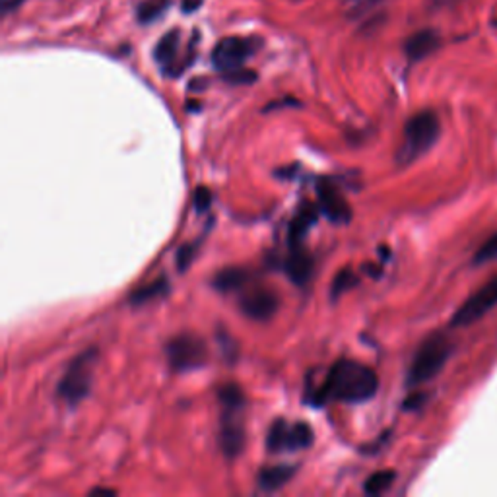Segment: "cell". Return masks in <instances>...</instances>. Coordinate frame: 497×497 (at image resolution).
Masks as SVG:
<instances>
[{
    "label": "cell",
    "mask_w": 497,
    "mask_h": 497,
    "mask_svg": "<svg viewBox=\"0 0 497 497\" xmlns=\"http://www.w3.org/2000/svg\"><path fill=\"white\" fill-rule=\"evenodd\" d=\"M497 258V232L485 240L478 251L474 255V264H485V263H492Z\"/></svg>",
    "instance_id": "7402d4cb"
},
{
    "label": "cell",
    "mask_w": 497,
    "mask_h": 497,
    "mask_svg": "<svg viewBox=\"0 0 497 497\" xmlns=\"http://www.w3.org/2000/svg\"><path fill=\"white\" fill-rule=\"evenodd\" d=\"M438 47H439V36L435 34L433 29H422L406 41L404 51H406V57L410 60L416 62L430 57Z\"/></svg>",
    "instance_id": "4fadbf2b"
},
{
    "label": "cell",
    "mask_w": 497,
    "mask_h": 497,
    "mask_svg": "<svg viewBox=\"0 0 497 497\" xmlns=\"http://www.w3.org/2000/svg\"><path fill=\"white\" fill-rule=\"evenodd\" d=\"M356 3H375V0H356Z\"/></svg>",
    "instance_id": "f1b7e54d"
},
{
    "label": "cell",
    "mask_w": 497,
    "mask_h": 497,
    "mask_svg": "<svg viewBox=\"0 0 497 497\" xmlns=\"http://www.w3.org/2000/svg\"><path fill=\"white\" fill-rule=\"evenodd\" d=\"M294 474H296L294 464L264 466V469L258 472V485H261V488L266 492H274L292 480Z\"/></svg>",
    "instance_id": "9a60e30c"
},
{
    "label": "cell",
    "mask_w": 497,
    "mask_h": 497,
    "mask_svg": "<svg viewBox=\"0 0 497 497\" xmlns=\"http://www.w3.org/2000/svg\"><path fill=\"white\" fill-rule=\"evenodd\" d=\"M90 493H91V495H99V493H101V495H115V492L107 490V488H96V490H91Z\"/></svg>",
    "instance_id": "83f0119b"
},
{
    "label": "cell",
    "mask_w": 497,
    "mask_h": 497,
    "mask_svg": "<svg viewBox=\"0 0 497 497\" xmlns=\"http://www.w3.org/2000/svg\"><path fill=\"white\" fill-rule=\"evenodd\" d=\"M202 3H204V0H183L181 8H183L185 14H193L202 6Z\"/></svg>",
    "instance_id": "484cf974"
},
{
    "label": "cell",
    "mask_w": 497,
    "mask_h": 497,
    "mask_svg": "<svg viewBox=\"0 0 497 497\" xmlns=\"http://www.w3.org/2000/svg\"><path fill=\"white\" fill-rule=\"evenodd\" d=\"M212 202V193L210 189H206V186H199L194 193V206L199 212H206L209 210V206Z\"/></svg>",
    "instance_id": "cb8c5ba5"
},
{
    "label": "cell",
    "mask_w": 497,
    "mask_h": 497,
    "mask_svg": "<svg viewBox=\"0 0 497 497\" xmlns=\"http://www.w3.org/2000/svg\"><path fill=\"white\" fill-rule=\"evenodd\" d=\"M255 78H256L255 72L245 70V68L227 72L225 75V80L232 82V84H248V82H255Z\"/></svg>",
    "instance_id": "603a6c76"
},
{
    "label": "cell",
    "mask_w": 497,
    "mask_h": 497,
    "mask_svg": "<svg viewBox=\"0 0 497 497\" xmlns=\"http://www.w3.org/2000/svg\"><path fill=\"white\" fill-rule=\"evenodd\" d=\"M395 472L392 470H379L375 474H371L369 478L366 480V485H364V490L367 495H379L383 492H387L392 482H395Z\"/></svg>",
    "instance_id": "ffe728a7"
},
{
    "label": "cell",
    "mask_w": 497,
    "mask_h": 497,
    "mask_svg": "<svg viewBox=\"0 0 497 497\" xmlns=\"http://www.w3.org/2000/svg\"><path fill=\"white\" fill-rule=\"evenodd\" d=\"M319 206H315L313 202L304 201L302 206H299L292 224H289V230H288V240L292 248H297L299 243L304 241V237L307 235V232L313 227L319 220Z\"/></svg>",
    "instance_id": "7c38bea8"
},
{
    "label": "cell",
    "mask_w": 497,
    "mask_h": 497,
    "mask_svg": "<svg viewBox=\"0 0 497 497\" xmlns=\"http://www.w3.org/2000/svg\"><path fill=\"white\" fill-rule=\"evenodd\" d=\"M217 398L222 404L220 412V433H217V441H220V449L225 457H237L245 447V408L247 400L241 389L227 383L217 392Z\"/></svg>",
    "instance_id": "7a4b0ae2"
},
{
    "label": "cell",
    "mask_w": 497,
    "mask_h": 497,
    "mask_svg": "<svg viewBox=\"0 0 497 497\" xmlns=\"http://www.w3.org/2000/svg\"><path fill=\"white\" fill-rule=\"evenodd\" d=\"M179 39H181V34L178 29L170 31V34H165L160 39L158 47H155V51H154V57L160 62V65H163V67L173 65V60H175V57H178V51H179Z\"/></svg>",
    "instance_id": "e0dca14e"
},
{
    "label": "cell",
    "mask_w": 497,
    "mask_h": 497,
    "mask_svg": "<svg viewBox=\"0 0 497 497\" xmlns=\"http://www.w3.org/2000/svg\"><path fill=\"white\" fill-rule=\"evenodd\" d=\"M98 350H86L82 351L80 356L70 361V366L67 367L65 375L59 381V397L65 400L70 406L80 404L90 395L91 389V373H93V364H96Z\"/></svg>",
    "instance_id": "5b68a950"
},
{
    "label": "cell",
    "mask_w": 497,
    "mask_h": 497,
    "mask_svg": "<svg viewBox=\"0 0 497 497\" xmlns=\"http://www.w3.org/2000/svg\"><path fill=\"white\" fill-rule=\"evenodd\" d=\"M240 307L253 320H268L278 311V297L268 289H253L241 297Z\"/></svg>",
    "instance_id": "8fae6325"
},
{
    "label": "cell",
    "mask_w": 497,
    "mask_h": 497,
    "mask_svg": "<svg viewBox=\"0 0 497 497\" xmlns=\"http://www.w3.org/2000/svg\"><path fill=\"white\" fill-rule=\"evenodd\" d=\"M284 271L294 284L304 286L311 278V272H313V258L307 253L299 251V248H292V255L284 263Z\"/></svg>",
    "instance_id": "5bb4252c"
},
{
    "label": "cell",
    "mask_w": 497,
    "mask_h": 497,
    "mask_svg": "<svg viewBox=\"0 0 497 497\" xmlns=\"http://www.w3.org/2000/svg\"><path fill=\"white\" fill-rule=\"evenodd\" d=\"M441 134V124L438 115L433 111H420L408 119L406 127H404V138L402 146L398 148L397 160L402 165H408L422 158L423 154L433 148V144L438 142Z\"/></svg>",
    "instance_id": "3957f363"
},
{
    "label": "cell",
    "mask_w": 497,
    "mask_h": 497,
    "mask_svg": "<svg viewBox=\"0 0 497 497\" xmlns=\"http://www.w3.org/2000/svg\"><path fill=\"white\" fill-rule=\"evenodd\" d=\"M497 305V274L488 280L482 288L466 299V302L457 309V313L451 319V327L466 328L474 323H478L482 317H485Z\"/></svg>",
    "instance_id": "ba28073f"
},
{
    "label": "cell",
    "mask_w": 497,
    "mask_h": 497,
    "mask_svg": "<svg viewBox=\"0 0 497 497\" xmlns=\"http://www.w3.org/2000/svg\"><path fill=\"white\" fill-rule=\"evenodd\" d=\"M377 389L379 377L371 367L354 359H340L327 373V379L317 390L313 402L323 404L327 400H338L359 404L375 397Z\"/></svg>",
    "instance_id": "6da1fadb"
},
{
    "label": "cell",
    "mask_w": 497,
    "mask_h": 497,
    "mask_svg": "<svg viewBox=\"0 0 497 497\" xmlns=\"http://www.w3.org/2000/svg\"><path fill=\"white\" fill-rule=\"evenodd\" d=\"M253 51H255L253 39L225 37L212 51V65L216 70L227 75V72L240 70L243 67V62L253 55Z\"/></svg>",
    "instance_id": "9c48e42d"
},
{
    "label": "cell",
    "mask_w": 497,
    "mask_h": 497,
    "mask_svg": "<svg viewBox=\"0 0 497 497\" xmlns=\"http://www.w3.org/2000/svg\"><path fill=\"white\" fill-rule=\"evenodd\" d=\"M165 354H168L170 366L175 371H193L206 366V361H209V346H206V342L201 336L185 333L168 342Z\"/></svg>",
    "instance_id": "8992f818"
},
{
    "label": "cell",
    "mask_w": 497,
    "mask_h": 497,
    "mask_svg": "<svg viewBox=\"0 0 497 497\" xmlns=\"http://www.w3.org/2000/svg\"><path fill=\"white\" fill-rule=\"evenodd\" d=\"M453 346L443 335H431L430 338L423 340V344L418 348L416 356L408 371V385L418 387L423 383L431 381L433 377L439 375V371L447 364L451 358Z\"/></svg>",
    "instance_id": "277c9868"
},
{
    "label": "cell",
    "mask_w": 497,
    "mask_h": 497,
    "mask_svg": "<svg viewBox=\"0 0 497 497\" xmlns=\"http://www.w3.org/2000/svg\"><path fill=\"white\" fill-rule=\"evenodd\" d=\"M311 443H313V430L305 422L288 423L284 418L274 420L266 438V447L271 453L302 451L311 447Z\"/></svg>",
    "instance_id": "52a82bcc"
},
{
    "label": "cell",
    "mask_w": 497,
    "mask_h": 497,
    "mask_svg": "<svg viewBox=\"0 0 497 497\" xmlns=\"http://www.w3.org/2000/svg\"><path fill=\"white\" fill-rule=\"evenodd\" d=\"M170 8V0H146L138 6V22L150 24L154 20L162 18Z\"/></svg>",
    "instance_id": "d6986e66"
},
{
    "label": "cell",
    "mask_w": 497,
    "mask_h": 497,
    "mask_svg": "<svg viewBox=\"0 0 497 497\" xmlns=\"http://www.w3.org/2000/svg\"><path fill=\"white\" fill-rule=\"evenodd\" d=\"M22 3H24V0H4V10L8 12V10H14L16 6H20Z\"/></svg>",
    "instance_id": "4316f807"
},
{
    "label": "cell",
    "mask_w": 497,
    "mask_h": 497,
    "mask_svg": "<svg viewBox=\"0 0 497 497\" xmlns=\"http://www.w3.org/2000/svg\"><path fill=\"white\" fill-rule=\"evenodd\" d=\"M358 286V276L354 274L351 268H342V271L335 276L333 286H330V297L338 299L342 294L350 292L351 288Z\"/></svg>",
    "instance_id": "44dd1931"
},
{
    "label": "cell",
    "mask_w": 497,
    "mask_h": 497,
    "mask_svg": "<svg viewBox=\"0 0 497 497\" xmlns=\"http://www.w3.org/2000/svg\"><path fill=\"white\" fill-rule=\"evenodd\" d=\"M193 255H194V245H185L179 248V253H178V266H179V271L183 272L186 266L191 264L193 261Z\"/></svg>",
    "instance_id": "d4e9b609"
},
{
    "label": "cell",
    "mask_w": 497,
    "mask_h": 497,
    "mask_svg": "<svg viewBox=\"0 0 497 497\" xmlns=\"http://www.w3.org/2000/svg\"><path fill=\"white\" fill-rule=\"evenodd\" d=\"M317 196H319V209L323 212L330 222L335 224H348L351 217V209L346 202L342 193H338L330 183H320L317 186Z\"/></svg>",
    "instance_id": "30bf717a"
},
{
    "label": "cell",
    "mask_w": 497,
    "mask_h": 497,
    "mask_svg": "<svg viewBox=\"0 0 497 497\" xmlns=\"http://www.w3.org/2000/svg\"><path fill=\"white\" fill-rule=\"evenodd\" d=\"M168 292H170L168 282H165V278H160V280H155V282H152V284H148V286H144V288L137 289V292H132V296H130V304H132V305L148 304V302H152V299H158V297L165 296Z\"/></svg>",
    "instance_id": "ac0fdd59"
},
{
    "label": "cell",
    "mask_w": 497,
    "mask_h": 497,
    "mask_svg": "<svg viewBox=\"0 0 497 497\" xmlns=\"http://www.w3.org/2000/svg\"><path fill=\"white\" fill-rule=\"evenodd\" d=\"M248 280V272L245 268H224L222 272H217L214 276V288L220 289L222 294H232L237 292V289H241Z\"/></svg>",
    "instance_id": "2e32d148"
}]
</instances>
